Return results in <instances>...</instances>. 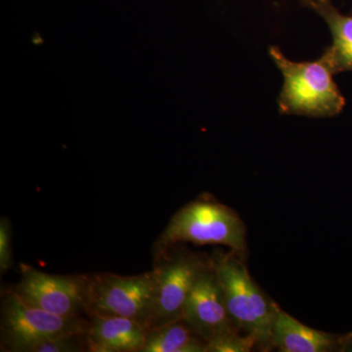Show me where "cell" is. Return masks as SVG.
I'll use <instances>...</instances> for the list:
<instances>
[{"label": "cell", "mask_w": 352, "mask_h": 352, "mask_svg": "<svg viewBox=\"0 0 352 352\" xmlns=\"http://www.w3.org/2000/svg\"><path fill=\"white\" fill-rule=\"evenodd\" d=\"M272 58L284 78L278 108L284 115L332 118L339 115L346 100L333 82V69L321 56L311 62H294L277 46L270 48Z\"/></svg>", "instance_id": "1"}, {"label": "cell", "mask_w": 352, "mask_h": 352, "mask_svg": "<svg viewBox=\"0 0 352 352\" xmlns=\"http://www.w3.org/2000/svg\"><path fill=\"white\" fill-rule=\"evenodd\" d=\"M243 256L220 254L210 261L223 292L234 326L249 336L261 351L272 349L273 305L250 275Z\"/></svg>", "instance_id": "2"}, {"label": "cell", "mask_w": 352, "mask_h": 352, "mask_svg": "<svg viewBox=\"0 0 352 352\" xmlns=\"http://www.w3.org/2000/svg\"><path fill=\"white\" fill-rule=\"evenodd\" d=\"M177 243L222 245L244 258L247 252L244 222L231 208L208 201H197L178 210L156 245L161 256Z\"/></svg>", "instance_id": "3"}, {"label": "cell", "mask_w": 352, "mask_h": 352, "mask_svg": "<svg viewBox=\"0 0 352 352\" xmlns=\"http://www.w3.org/2000/svg\"><path fill=\"white\" fill-rule=\"evenodd\" d=\"M155 298V270L135 276L99 275L89 280L87 309L94 316L126 317L150 330Z\"/></svg>", "instance_id": "4"}, {"label": "cell", "mask_w": 352, "mask_h": 352, "mask_svg": "<svg viewBox=\"0 0 352 352\" xmlns=\"http://www.w3.org/2000/svg\"><path fill=\"white\" fill-rule=\"evenodd\" d=\"M88 326L76 317H63L32 307L15 292L2 302V342L11 351L32 352L47 340L72 335H85Z\"/></svg>", "instance_id": "5"}, {"label": "cell", "mask_w": 352, "mask_h": 352, "mask_svg": "<svg viewBox=\"0 0 352 352\" xmlns=\"http://www.w3.org/2000/svg\"><path fill=\"white\" fill-rule=\"evenodd\" d=\"M15 293L32 307L63 317H76L87 309L89 281L80 276L43 272L23 264Z\"/></svg>", "instance_id": "6"}, {"label": "cell", "mask_w": 352, "mask_h": 352, "mask_svg": "<svg viewBox=\"0 0 352 352\" xmlns=\"http://www.w3.org/2000/svg\"><path fill=\"white\" fill-rule=\"evenodd\" d=\"M208 263L193 254H178L155 270L156 298L150 330L182 320L197 278Z\"/></svg>", "instance_id": "7"}, {"label": "cell", "mask_w": 352, "mask_h": 352, "mask_svg": "<svg viewBox=\"0 0 352 352\" xmlns=\"http://www.w3.org/2000/svg\"><path fill=\"white\" fill-rule=\"evenodd\" d=\"M182 320L207 344L219 336L239 332L231 320L212 263H208L197 278L185 305Z\"/></svg>", "instance_id": "8"}, {"label": "cell", "mask_w": 352, "mask_h": 352, "mask_svg": "<svg viewBox=\"0 0 352 352\" xmlns=\"http://www.w3.org/2000/svg\"><path fill=\"white\" fill-rule=\"evenodd\" d=\"M346 335L322 332L300 323L273 305L271 342L281 352L342 351Z\"/></svg>", "instance_id": "9"}, {"label": "cell", "mask_w": 352, "mask_h": 352, "mask_svg": "<svg viewBox=\"0 0 352 352\" xmlns=\"http://www.w3.org/2000/svg\"><path fill=\"white\" fill-rule=\"evenodd\" d=\"M148 331L126 317L94 315L87 328V347L95 352H140Z\"/></svg>", "instance_id": "10"}, {"label": "cell", "mask_w": 352, "mask_h": 352, "mask_svg": "<svg viewBox=\"0 0 352 352\" xmlns=\"http://www.w3.org/2000/svg\"><path fill=\"white\" fill-rule=\"evenodd\" d=\"M314 11L325 20L332 34V45L322 56L330 65L333 74L352 72V16L339 12L332 1L321 4Z\"/></svg>", "instance_id": "11"}, {"label": "cell", "mask_w": 352, "mask_h": 352, "mask_svg": "<svg viewBox=\"0 0 352 352\" xmlns=\"http://www.w3.org/2000/svg\"><path fill=\"white\" fill-rule=\"evenodd\" d=\"M140 352H208V344L182 319L148 331Z\"/></svg>", "instance_id": "12"}, {"label": "cell", "mask_w": 352, "mask_h": 352, "mask_svg": "<svg viewBox=\"0 0 352 352\" xmlns=\"http://www.w3.org/2000/svg\"><path fill=\"white\" fill-rule=\"evenodd\" d=\"M256 346L249 336L232 332L219 336L208 342V352H248Z\"/></svg>", "instance_id": "13"}, {"label": "cell", "mask_w": 352, "mask_h": 352, "mask_svg": "<svg viewBox=\"0 0 352 352\" xmlns=\"http://www.w3.org/2000/svg\"><path fill=\"white\" fill-rule=\"evenodd\" d=\"M82 335L65 336V337L57 338L47 340L34 347L32 352H76L83 351L82 342H87V340L82 342Z\"/></svg>", "instance_id": "14"}, {"label": "cell", "mask_w": 352, "mask_h": 352, "mask_svg": "<svg viewBox=\"0 0 352 352\" xmlns=\"http://www.w3.org/2000/svg\"><path fill=\"white\" fill-rule=\"evenodd\" d=\"M12 263V242L9 220L3 217L0 221V272L4 274Z\"/></svg>", "instance_id": "15"}, {"label": "cell", "mask_w": 352, "mask_h": 352, "mask_svg": "<svg viewBox=\"0 0 352 352\" xmlns=\"http://www.w3.org/2000/svg\"><path fill=\"white\" fill-rule=\"evenodd\" d=\"M300 1L302 2L303 6H307L308 8L312 9V10H315L321 4L332 1V0H300Z\"/></svg>", "instance_id": "16"}, {"label": "cell", "mask_w": 352, "mask_h": 352, "mask_svg": "<svg viewBox=\"0 0 352 352\" xmlns=\"http://www.w3.org/2000/svg\"><path fill=\"white\" fill-rule=\"evenodd\" d=\"M342 351L352 352V331L351 333H346V340H344V346Z\"/></svg>", "instance_id": "17"}]
</instances>
